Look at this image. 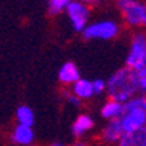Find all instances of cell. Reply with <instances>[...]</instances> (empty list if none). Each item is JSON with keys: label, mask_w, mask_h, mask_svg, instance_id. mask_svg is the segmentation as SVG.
I'll return each mask as SVG.
<instances>
[{"label": "cell", "mask_w": 146, "mask_h": 146, "mask_svg": "<svg viewBox=\"0 0 146 146\" xmlns=\"http://www.w3.org/2000/svg\"><path fill=\"white\" fill-rule=\"evenodd\" d=\"M50 146H63L62 143H53V145H50Z\"/></svg>", "instance_id": "obj_20"}, {"label": "cell", "mask_w": 146, "mask_h": 146, "mask_svg": "<svg viewBox=\"0 0 146 146\" xmlns=\"http://www.w3.org/2000/svg\"><path fill=\"white\" fill-rule=\"evenodd\" d=\"M85 40H92V38H101V40H113L118 34V25L113 21H102L86 25L82 31Z\"/></svg>", "instance_id": "obj_4"}, {"label": "cell", "mask_w": 146, "mask_h": 146, "mask_svg": "<svg viewBox=\"0 0 146 146\" xmlns=\"http://www.w3.org/2000/svg\"><path fill=\"white\" fill-rule=\"evenodd\" d=\"M105 91L108 92L110 101L124 104L139 91V70L127 67L118 69L108 82H105Z\"/></svg>", "instance_id": "obj_1"}, {"label": "cell", "mask_w": 146, "mask_h": 146, "mask_svg": "<svg viewBox=\"0 0 146 146\" xmlns=\"http://www.w3.org/2000/svg\"><path fill=\"white\" fill-rule=\"evenodd\" d=\"M126 66L131 70L146 69V38L142 32L136 34L131 41L130 51L126 58Z\"/></svg>", "instance_id": "obj_2"}, {"label": "cell", "mask_w": 146, "mask_h": 146, "mask_svg": "<svg viewBox=\"0 0 146 146\" xmlns=\"http://www.w3.org/2000/svg\"><path fill=\"white\" fill-rule=\"evenodd\" d=\"M66 12L69 19L72 21L73 29L76 32H82L89 19V7L82 2H69L66 6Z\"/></svg>", "instance_id": "obj_6"}, {"label": "cell", "mask_w": 146, "mask_h": 146, "mask_svg": "<svg viewBox=\"0 0 146 146\" xmlns=\"http://www.w3.org/2000/svg\"><path fill=\"white\" fill-rule=\"evenodd\" d=\"M67 3H69V0H50L48 2V13L51 16L58 15L63 9H66Z\"/></svg>", "instance_id": "obj_15"}, {"label": "cell", "mask_w": 146, "mask_h": 146, "mask_svg": "<svg viewBox=\"0 0 146 146\" xmlns=\"http://www.w3.org/2000/svg\"><path fill=\"white\" fill-rule=\"evenodd\" d=\"M117 146H146V129L126 133L117 142Z\"/></svg>", "instance_id": "obj_8"}, {"label": "cell", "mask_w": 146, "mask_h": 146, "mask_svg": "<svg viewBox=\"0 0 146 146\" xmlns=\"http://www.w3.org/2000/svg\"><path fill=\"white\" fill-rule=\"evenodd\" d=\"M123 129L120 124V118L110 120V123L104 127L102 130V139L107 143H117L121 137H123Z\"/></svg>", "instance_id": "obj_7"}, {"label": "cell", "mask_w": 146, "mask_h": 146, "mask_svg": "<svg viewBox=\"0 0 146 146\" xmlns=\"http://www.w3.org/2000/svg\"><path fill=\"white\" fill-rule=\"evenodd\" d=\"M70 146H86V145H83L82 142H76V143H73V145H70Z\"/></svg>", "instance_id": "obj_19"}, {"label": "cell", "mask_w": 146, "mask_h": 146, "mask_svg": "<svg viewBox=\"0 0 146 146\" xmlns=\"http://www.w3.org/2000/svg\"><path fill=\"white\" fill-rule=\"evenodd\" d=\"M73 94L78 100H88L94 95V89H92V82L86 80V79H79L78 82L73 83Z\"/></svg>", "instance_id": "obj_11"}, {"label": "cell", "mask_w": 146, "mask_h": 146, "mask_svg": "<svg viewBox=\"0 0 146 146\" xmlns=\"http://www.w3.org/2000/svg\"><path fill=\"white\" fill-rule=\"evenodd\" d=\"M92 89H94V94H102L105 91V82L102 79H96L92 82Z\"/></svg>", "instance_id": "obj_16"}, {"label": "cell", "mask_w": 146, "mask_h": 146, "mask_svg": "<svg viewBox=\"0 0 146 146\" xmlns=\"http://www.w3.org/2000/svg\"><path fill=\"white\" fill-rule=\"evenodd\" d=\"M12 140L21 146H29L34 140V130L31 127L18 126L12 135Z\"/></svg>", "instance_id": "obj_10"}, {"label": "cell", "mask_w": 146, "mask_h": 146, "mask_svg": "<svg viewBox=\"0 0 146 146\" xmlns=\"http://www.w3.org/2000/svg\"><path fill=\"white\" fill-rule=\"evenodd\" d=\"M146 89V69L139 70V91L143 94Z\"/></svg>", "instance_id": "obj_17"}, {"label": "cell", "mask_w": 146, "mask_h": 146, "mask_svg": "<svg viewBox=\"0 0 146 146\" xmlns=\"http://www.w3.org/2000/svg\"><path fill=\"white\" fill-rule=\"evenodd\" d=\"M121 111H123V107L118 102H114V101H108L102 110H101V114L102 117L105 118H110V120H114V118H120L121 117Z\"/></svg>", "instance_id": "obj_14"}, {"label": "cell", "mask_w": 146, "mask_h": 146, "mask_svg": "<svg viewBox=\"0 0 146 146\" xmlns=\"http://www.w3.org/2000/svg\"><path fill=\"white\" fill-rule=\"evenodd\" d=\"M118 7L123 10L124 21L130 27L145 25L146 22V7L145 3L136 2V0H120L117 3Z\"/></svg>", "instance_id": "obj_3"}, {"label": "cell", "mask_w": 146, "mask_h": 146, "mask_svg": "<svg viewBox=\"0 0 146 146\" xmlns=\"http://www.w3.org/2000/svg\"><path fill=\"white\" fill-rule=\"evenodd\" d=\"M120 124L123 129V133H133L140 129H145L146 124V108H137L130 110V111H123L120 117Z\"/></svg>", "instance_id": "obj_5"}, {"label": "cell", "mask_w": 146, "mask_h": 146, "mask_svg": "<svg viewBox=\"0 0 146 146\" xmlns=\"http://www.w3.org/2000/svg\"><path fill=\"white\" fill-rule=\"evenodd\" d=\"M67 101H69L70 104H73V105H79V104H80L79 100L76 98L75 95H67Z\"/></svg>", "instance_id": "obj_18"}, {"label": "cell", "mask_w": 146, "mask_h": 146, "mask_svg": "<svg viewBox=\"0 0 146 146\" xmlns=\"http://www.w3.org/2000/svg\"><path fill=\"white\" fill-rule=\"evenodd\" d=\"M16 118H18L19 126L31 127L34 124V111L27 105H21L16 110Z\"/></svg>", "instance_id": "obj_13"}, {"label": "cell", "mask_w": 146, "mask_h": 146, "mask_svg": "<svg viewBox=\"0 0 146 146\" xmlns=\"http://www.w3.org/2000/svg\"><path fill=\"white\" fill-rule=\"evenodd\" d=\"M58 79L62 83H66V85H73L75 82H78L80 79V73H79V69L76 67V64H73L70 62L64 63L58 72Z\"/></svg>", "instance_id": "obj_9"}, {"label": "cell", "mask_w": 146, "mask_h": 146, "mask_svg": "<svg viewBox=\"0 0 146 146\" xmlns=\"http://www.w3.org/2000/svg\"><path fill=\"white\" fill-rule=\"evenodd\" d=\"M92 127H94V120H92L89 115H86V114H82V115H79V117L76 118L75 123H73L72 131H73V135H75V136L80 137L83 133H86V131L91 130Z\"/></svg>", "instance_id": "obj_12"}]
</instances>
